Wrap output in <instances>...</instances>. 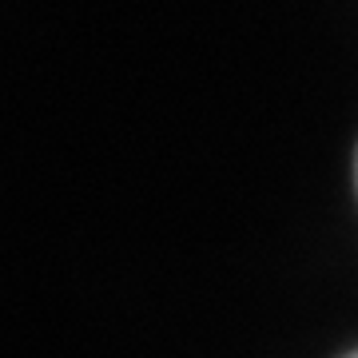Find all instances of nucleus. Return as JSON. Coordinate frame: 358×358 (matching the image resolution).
Instances as JSON below:
<instances>
[{
  "label": "nucleus",
  "instance_id": "nucleus-1",
  "mask_svg": "<svg viewBox=\"0 0 358 358\" xmlns=\"http://www.w3.org/2000/svg\"><path fill=\"white\" fill-rule=\"evenodd\" d=\"M355 176H358V159H355Z\"/></svg>",
  "mask_w": 358,
  "mask_h": 358
},
{
  "label": "nucleus",
  "instance_id": "nucleus-2",
  "mask_svg": "<svg viewBox=\"0 0 358 358\" xmlns=\"http://www.w3.org/2000/svg\"><path fill=\"white\" fill-rule=\"evenodd\" d=\"M346 358H358V350H355V355H346Z\"/></svg>",
  "mask_w": 358,
  "mask_h": 358
}]
</instances>
